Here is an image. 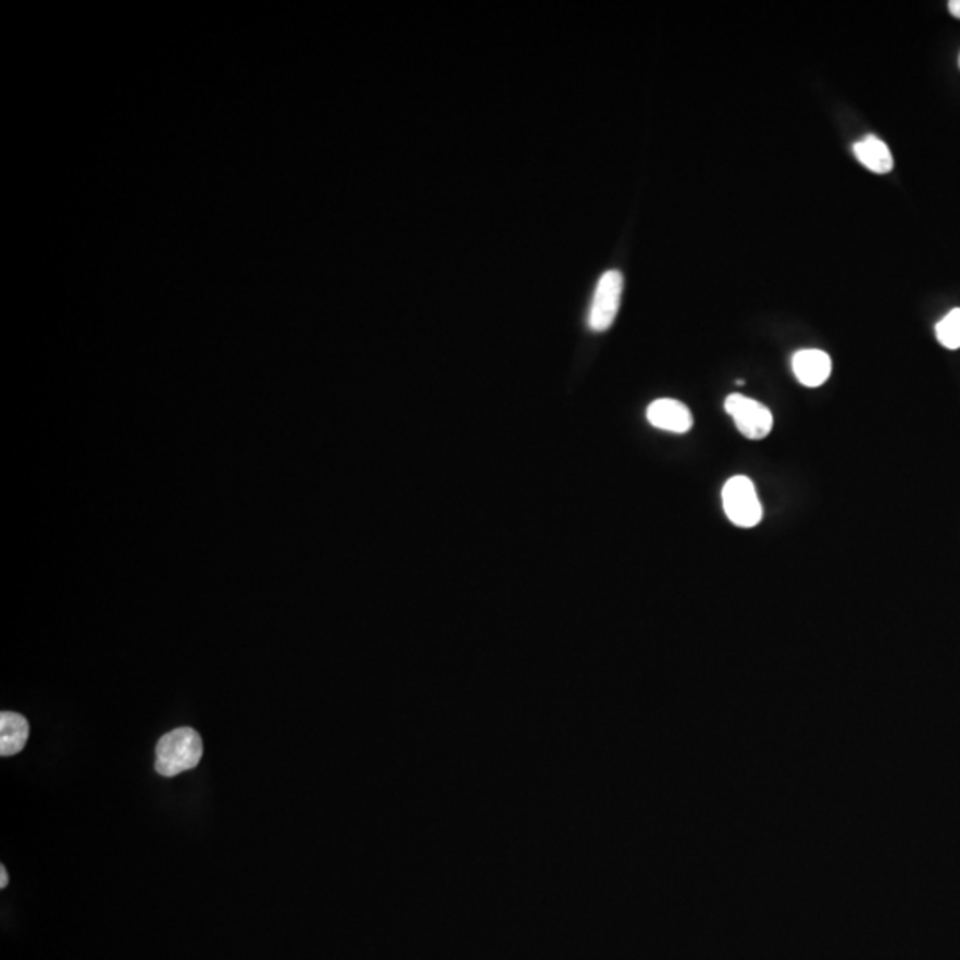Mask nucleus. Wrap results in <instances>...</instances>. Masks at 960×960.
I'll return each instance as SVG.
<instances>
[{
	"instance_id": "obj_4",
	"label": "nucleus",
	"mask_w": 960,
	"mask_h": 960,
	"mask_svg": "<svg viewBox=\"0 0 960 960\" xmlns=\"http://www.w3.org/2000/svg\"><path fill=\"white\" fill-rule=\"evenodd\" d=\"M727 414L735 422L736 429L740 431L746 438L763 439L771 434L774 419L766 406L760 404L758 400L749 399V397L733 394L727 397L726 404Z\"/></svg>"
},
{
	"instance_id": "obj_3",
	"label": "nucleus",
	"mask_w": 960,
	"mask_h": 960,
	"mask_svg": "<svg viewBox=\"0 0 960 960\" xmlns=\"http://www.w3.org/2000/svg\"><path fill=\"white\" fill-rule=\"evenodd\" d=\"M624 278L620 271H607L596 285L595 298L590 302L587 324L596 333H603L614 324L620 312Z\"/></svg>"
},
{
	"instance_id": "obj_11",
	"label": "nucleus",
	"mask_w": 960,
	"mask_h": 960,
	"mask_svg": "<svg viewBox=\"0 0 960 960\" xmlns=\"http://www.w3.org/2000/svg\"><path fill=\"white\" fill-rule=\"evenodd\" d=\"M8 883H10V877H8V872H5V867H4V864H2V867H0V887H2V889H4V887L8 886Z\"/></svg>"
},
{
	"instance_id": "obj_7",
	"label": "nucleus",
	"mask_w": 960,
	"mask_h": 960,
	"mask_svg": "<svg viewBox=\"0 0 960 960\" xmlns=\"http://www.w3.org/2000/svg\"><path fill=\"white\" fill-rule=\"evenodd\" d=\"M853 153L867 170L873 171L877 175H886L895 166L892 151L887 148L886 142L875 136H867L856 142Z\"/></svg>"
},
{
	"instance_id": "obj_6",
	"label": "nucleus",
	"mask_w": 960,
	"mask_h": 960,
	"mask_svg": "<svg viewBox=\"0 0 960 960\" xmlns=\"http://www.w3.org/2000/svg\"><path fill=\"white\" fill-rule=\"evenodd\" d=\"M791 369H794L795 377L799 379L800 385L808 386V388H819L831 376L833 361L827 352L820 351V349H802V351L795 352Z\"/></svg>"
},
{
	"instance_id": "obj_1",
	"label": "nucleus",
	"mask_w": 960,
	"mask_h": 960,
	"mask_svg": "<svg viewBox=\"0 0 960 960\" xmlns=\"http://www.w3.org/2000/svg\"><path fill=\"white\" fill-rule=\"evenodd\" d=\"M203 756L200 733L192 727H178L162 736L155 749V771L164 777H175L192 771Z\"/></svg>"
},
{
	"instance_id": "obj_2",
	"label": "nucleus",
	"mask_w": 960,
	"mask_h": 960,
	"mask_svg": "<svg viewBox=\"0 0 960 960\" xmlns=\"http://www.w3.org/2000/svg\"><path fill=\"white\" fill-rule=\"evenodd\" d=\"M722 503L730 522L736 527H756L763 518L755 483L746 475H735L722 488Z\"/></svg>"
},
{
	"instance_id": "obj_5",
	"label": "nucleus",
	"mask_w": 960,
	"mask_h": 960,
	"mask_svg": "<svg viewBox=\"0 0 960 960\" xmlns=\"http://www.w3.org/2000/svg\"><path fill=\"white\" fill-rule=\"evenodd\" d=\"M649 424L668 433L685 434L693 429V413L687 406L674 399H659L648 408Z\"/></svg>"
},
{
	"instance_id": "obj_8",
	"label": "nucleus",
	"mask_w": 960,
	"mask_h": 960,
	"mask_svg": "<svg viewBox=\"0 0 960 960\" xmlns=\"http://www.w3.org/2000/svg\"><path fill=\"white\" fill-rule=\"evenodd\" d=\"M29 738V722L15 712L0 713V755L22 752Z\"/></svg>"
},
{
	"instance_id": "obj_9",
	"label": "nucleus",
	"mask_w": 960,
	"mask_h": 960,
	"mask_svg": "<svg viewBox=\"0 0 960 960\" xmlns=\"http://www.w3.org/2000/svg\"><path fill=\"white\" fill-rule=\"evenodd\" d=\"M936 337L946 349H960V308H953L946 317L937 322Z\"/></svg>"
},
{
	"instance_id": "obj_10",
	"label": "nucleus",
	"mask_w": 960,
	"mask_h": 960,
	"mask_svg": "<svg viewBox=\"0 0 960 960\" xmlns=\"http://www.w3.org/2000/svg\"><path fill=\"white\" fill-rule=\"evenodd\" d=\"M948 8H950L951 15L960 20V0H951L950 4H948Z\"/></svg>"
},
{
	"instance_id": "obj_12",
	"label": "nucleus",
	"mask_w": 960,
	"mask_h": 960,
	"mask_svg": "<svg viewBox=\"0 0 960 960\" xmlns=\"http://www.w3.org/2000/svg\"><path fill=\"white\" fill-rule=\"evenodd\" d=\"M959 63H960V59H959Z\"/></svg>"
}]
</instances>
